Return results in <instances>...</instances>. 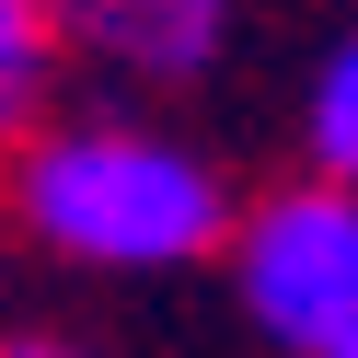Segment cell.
<instances>
[{"label": "cell", "mask_w": 358, "mask_h": 358, "mask_svg": "<svg viewBox=\"0 0 358 358\" xmlns=\"http://www.w3.org/2000/svg\"><path fill=\"white\" fill-rule=\"evenodd\" d=\"M47 58H58V12H47V0H0V139L35 116Z\"/></svg>", "instance_id": "4"}, {"label": "cell", "mask_w": 358, "mask_h": 358, "mask_svg": "<svg viewBox=\"0 0 358 358\" xmlns=\"http://www.w3.org/2000/svg\"><path fill=\"white\" fill-rule=\"evenodd\" d=\"M47 12H81V0H47Z\"/></svg>", "instance_id": "7"}, {"label": "cell", "mask_w": 358, "mask_h": 358, "mask_svg": "<svg viewBox=\"0 0 358 358\" xmlns=\"http://www.w3.org/2000/svg\"><path fill=\"white\" fill-rule=\"evenodd\" d=\"M81 24H93L104 58H127V70H150V81H185V70L220 58L231 0H81Z\"/></svg>", "instance_id": "3"}, {"label": "cell", "mask_w": 358, "mask_h": 358, "mask_svg": "<svg viewBox=\"0 0 358 358\" xmlns=\"http://www.w3.org/2000/svg\"><path fill=\"white\" fill-rule=\"evenodd\" d=\"M243 301L289 358H358V208H347V185H289L243 231Z\"/></svg>", "instance_id": "2"}, {"label": "cell", "mask_w": 358, "mask_h": 358, "mask_svg": "<svg viewBox=\"0 0 358 358\" xmlns=\"http://www.w3.org/2000/svg\"><path fill=\"white\" fill-rule=\"evenodd\" d=\"M0 358H93V347H70V335H0Z\"/></svg>", "instance_id": "6"}, {"label": "cell", "mask_w": 358, "mask_h": 358, "mask_svg": "<svg viewBox=\"0 0 358 358\" xmlns=\"http://www.w3.org/2000/svg\"><path fill=\"white\" fill-rule=\"evenodd\" d=\"M24 220L81 266H185L220 243V173L150 127H58L12 173Z\"/></svg>", "instance_id": "1"}, {"label": "cell", "mask_w": 358, "mask_h": 358, "mask_svg": "<svg viewBox=\"0 0 358 358\" xmlns=\"http://www.w3.org/2000/svg\"><path fill=\"white\" fill-rule=\"evenodd\" d=\"M312 162H324V185H347L358 162V47H324V70H312Z\"/></svg>", "instance_id": "5"}]
</instances>
